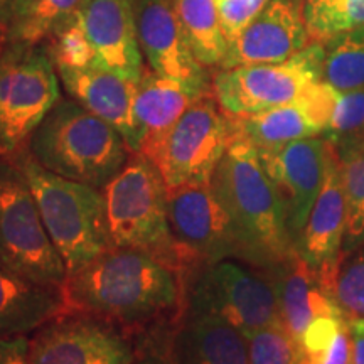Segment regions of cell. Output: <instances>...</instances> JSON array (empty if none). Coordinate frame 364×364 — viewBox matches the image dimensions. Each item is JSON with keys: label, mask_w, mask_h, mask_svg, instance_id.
Returning <instances> with one entry per match:
<instances>
[{"label": "cell", "mask_w": 364, "mask_h": 364, "mask_svg": "<svg viewBox=\"0 0 364 364\" xmlns=\"http://www.w3.org/2000/svg\"><path fill=\"white\" fill-rule=\"evenodd\" d=\"M258 154L284 204L287 225L295 245L338 150L324 135H317Z\"/></svg>", "instance_id": "4fadbf2b"}, {"label": "cell", "mask_w": 364, "mask_h": 364, "mask_svg": "<svg viewBox=\"0 0 364 364\" xmlns=\"http://www.w3.org/2000/svg\"><path fill=\"white\" fill-rule=\"evenodd\" d=\"M182 316H211L245 336L282 324L270 279L231 260L198 263L182 273Z\"/></svg>", "instance_id": "8992f818"}, {"label": "cell", "mask_w": 364, "mask_h": 364, "mask_svg": "<svg viewBox=\"0 0 364 364\" xmlns=\"http://www.w3.org/2000/svg\"><path fill=\"white\" fill-rule=\"evenodd\" d=\"M270 0H218L223 33L233 39Z\"/></svg>", "instance_id": "836d02e7"}, {"label": "cell", "mask_w": 364, "mask_h": 364, "mask_svg": "<svg viewBox=\"0 0 364 364\" xmlns=\"http://www.w3.org/2000/svg\"><path fill=\"white\" fill-rule=\"evenodd\" d=\"M0 262L41 284L63 287L68 277L33 191L14 161H0Z\"/></svg>", "instance_id": "9c48e42d"}, {"label": "cell", "mask_w": 364, "mask_h": 364, "mask_svg": "<svg viewBox=\"0 0 364 364\" xmlns=\"http://www.w3.org/2000/svg\"><path fill=\"white\" fill-rule=\"evenodd\" d=\"M339 169L346 199V235L343 250L364 241V142L341 150Z\"/></svg>", "instance_id": "4316f807"}, {"label": "cell", "mask_w": 364, "mask_h": 364, "mask_svg": "<svg viewBox=\"0 0 364 364\" xmlns=\"http://www.w3.org/2000/svg\"><path fill=\"white\" fill-rule=\"evenodd\" d=\"M102 191L112 247L142 250L181 275L194 267L172 236L167 186L149 157L132 154L124 169Z\"/></svg>", "instance_id": "5b68a950"}, {"label": "cell", "mask_w": 364, "mask_h": 364, "mask_svg": "<svg viewBox=\"0 0 364 364\" xmlns=\"http://www.w3.org/2000/svg\"><path fill=\"white\" fill-rule=\"evenodd\" d=\"M177 364H250L248 338L211 316H182L174 334Z\"/></svg>", "instance_id": "7402d4cb"}, {"label": "cell", "mask_w": 364, "mask_h": 364, "mask_svg": "<svg viewBox=\"0 0 364 364\" xmlns=\"http://www.w3.org/2000/svg\"><path fill=\"white\" fill-rule=\"evenodd\" d=\"M80 19L97 56V66L129 80H142L145 71L136 34L135 0H90Z\"/></svg>", "instance_id": "ac0fdd59"}, {"label": "cell", "mask_w": 364, "mask_h": 364, "mask_svg": "<svg viewBox=\"0 0 364 364\" xmlns=\"http://www.w3.org/2000/svg\"><path fill=\"white\" fill-rule=\"evenodd\" d=\"M49 56L54 68H88L97 66V56L80 16L68 22L49 39Z\"/></svg>", "instance_id": "f546056e"}, {"label": "cell", "mask_w": 364, "mask_h": 364, "mask_svg": "<svg viewBox=\"0 0 364 364\" xmlns=\"http://www.w3.org/2000/svg\"><path fill=\"white\" fill-rule=\"evenodd\" d=\"M250 364H297L299 349L282 324L265 327L247 336Z\"/></svg>", "instance_id": "4dcf8cb0"}, {"label": "cell", "mask_w": 364, "mask_h": 364, "mask_svg": "<svg viewBox=\"0 0 364 364\" xmlns=\"http://www.w3.org/2000/svg\"><path fill=\"white\" fill-rule=\"evenodd\" d=\"M134 339L93 314L65 311L29 339V364H132Z\"/></svg>", "instance_id": "8fae6325"}, {"label": "cell", "mask_w": 364, "mask_h": 364, "mask_svg": "<svg viewBox=\"0 0 364 364\" xmlns=\"http://www.w3.org/2000/svg\"><path fill=\"white\" fill-rule=\"evenodd\" d=\"M177 322L167 321L136 332L132 364H177L174 334Z\"/></svg>", "instance_id": "1f68e13d"}, {"label": "cell", "mask_w": 364, "mask_h": 364, "mask_svg": "<svg viewBox=\"0 0 364 364\" xmlns=\"http://www.w3.org/2000/svg\"><path fill=\"white\" fill-rule=\"evenodd\" d=\"M336 150L364 142V90L336 91L324 134Z\"/></svg>", "instance_id": "f1b7e54d"}, {"label": "cell", "mask_w": 364, "mask_h": 364, "mask_svg": "<svg viewBox=\"0 0 364 364\" xmlns=\"http://www.w3.org/2000/svg\"><path fill=\"white\" fill-rule=\"evenodd\" d=\"M311 43L364 29V0H304Z\"/></svg>", "instance_id": "83f0119b"}, {"label": "cell", "mask_w": 364, "mask_h": 364, "mask_svg": "<svg viewBox=\"0 0 364 364\" xmlns=\"http://www.w3.org/2000/svg\"><path fill=\"white\" fill-rule=\"evenodd\" d=\"M311 44L304 0H270L233 39L220 70L284 63Z\"/></svg>", "instance_id": "9a60e30c"}, {"label": "cell", "mask_w": 364, "mask_h": 364, "mask_svg": "<svg viewBox=\"0 0 364 364\" xmlns=\"http://www.w3.org/2000/svg\"><path fill=\"white\" fill-rule=\"evenodd\" d=\"M167 213L172 236L193 265L247 262L233 221L209 184L167 189Z\"/></svg>", "instance_id": "7c38bea8"}, {"label": "cell", "mask_w": 364, "mask_h": 364, "mask_svg": "<svg viewBox=\"0 0 364 364\" xmlns=\"http://www.w3.org/2000/svg\"><path fill=\"white\" fill-rule=\"evenodd\" d=\"M65 311L63 287L31 280L0 262V338L31 334Z\"/></svg>", "instance_id": "44dd1931"}, {"label": "cell", "mask_w": 364, "mask_h": 364, "mask_svg": "<svg viewBox=\"0 0 364 364\" xmlns=\"http://www.w3.org/2000/svg\"><path fill=\"white\" fill-rule=\"evenodd\" d=\"M194 56L203 66H221L228 41L223 33L218 0H172Z\"/></svg>", "instance_id": "d4e9b609"}, {"label": "cell", "mask_w": 364, "mask_h": 364, "mask_svg": "<svg viewBox=\"0 0 364 364\" xmlns=\"http://www.w3.org/2000/svg\"><path fill=\"white\" fill-rule=\"evenodd\" d=\"M0 364H29V339L0 338Z\"/></svg>", "instance_id": "e575fe53"}, {"label": "cell", "mask_w": 364, "mask_h": 364, "mask_svg": "<svg viewBox=\"0 0 364 364\" xmlns=\"http://www.w3.org/2000/svg\"><path fill=\"white\" fill-rule=\"evenodd\" d=\"M273 289L279 300L280 321L290 338L299 344L304 332L318 317L343 316L336 295L322 284L318 273L294 252L270 268Z\"/></svg>", "instance_id": "ffe728a7"}, {"label": "cell", "mask_w": 364, "mask_h": 364, "mask_svg": "<svg viewBox=\"0 0 364 364\" xmlns=\"http://www.w3.org/2000/svg\"><path fill=\"white\" fill-rule=\"evenodd\" d=\"M11 161L19 166L33 191L46 231L61 255L68 275L112 247L102 189L44 169L27 149Z\"/></svg>", "instance_id": "277c9868"}, {"label": "cell", "mask_w": 364, "mask_h": 364, "mask_svg": "<svg viewBox=\"0 0 364 364\" xmlns=\"http://www.w3.org/2000/svg\"><path fill=\"white\" fill-rule=\"evenodd\" d=\"M136 34L150 70L188 86L196 95L211 93V83L194 56L172 0H135Z\"/></svg>", "instance_id": "5bb4252c"}, {"label": "cell", "mask_w": 364, "mask_h": 364, "mask_svg": "<svg viewBox=\"0 0 364 364\" xmlns=\"http://www.w3.org/2000/svg\"><path fill=\"white\" fill-rule=\"evenodd\" d=\"M235 135L233 117L208 93L196 100L144 156L156 164L167 189L209 184Z\"/></svg>", "instance_id": "ba28073f"}, {"label": "cell", "mask_w": 364, "mask_h": 364, "mask_svg": "<svg viewBox=\"0 0 364 364\" xmlns=\"http://www.w3.org/2000/svg\"><path fill=\"white\" fill-rule=\"evenodd\" d=\"M198 98L201 97L179 81L157 75L152 70L145 71L136 86L134 107L142 135L140 154L154 147Z\"/></svg>", "instance_id": "603a6c76"}, {"label": "cell", "mask_w": 364, "mask_h": 364, "mask_svg": "<svg viewBox=\"0 0 364 364\" xmlns=\"http://www.w3.org/2000/svg\"><path fill=\"white\" fill-rule=\"evenodd\" d=\"M209 186L233 221L247 262L270 268L295 252L280 196L258 150L238 132Z\"/></svg>", "instance_id": "7a4b0ae2"}, {"label": "cell", "mask_w": 364, "mask_h": 364, "mask_svg": "<svg viewBox=\"0 0 364 364\" xmlns=\"http://www.w3.org/2000/svg\"><path fill=\"white\" fill-rule=\"evenodd\" d=\"M318 44V81L336 91L364 90V29L334 36Z\"/></svg>", "instance_id": "484cf974"}, {"label": "cell", "mask_w": 364, "mask_h": 364, "mask_svg": "<svg viewBox=\"0 0 364 364\" xmlns=\"http://www.w3.org/2000/svg\"><path fill=\"white\" fill-rule=\"evenodd\" d=\"M90 0H16L9 22V44L39 46L80 16Z\"/></svg>", "instance_id": "cb8c5ba5"}, {"label": "cell", "mask_w": 364, "mask_h": 364, "mask_svg": "<svg viewBox=\"0 0 364 364\" xmlns=\"http://www.w3.org/2000/svg\"><path fill=\"white\" fill-rule=\"evenodd\" d=\"M336 300L341 311L351 317H364V248L351 262L341 267L336 284Z\"/></svg>", "instance_id": "d6a6232c"}, {"label": "cell", "mask_w": 364, "mask_h": 364, "mask_svg": "<svg viewBox=\"0 0 364 364\" xmlns=\"http://www.w3.org/2000/svg\"><path fill=\"white\" fill-rule=\"evenodd\" d=\"M321 44L311 43L284 63L220 70L213 95L230 117L255 115L306 98L318 83Z\"/></svg>", "instance_id": "30bf717a"}, {"label": "cell", "mask_w": 364, "mask_h": 364, "mask_svg": "<svg viewBox=\"0 0 364 364\" xmlns=\"http://www.w3.org/2000/svg\"><path fill=\"white\" fill-rule=\"evenodd\" d=\"M56 73L73 100L115 127L132 152L140 154L142 135L134 112L139 81L102 66L56 68Z\"/></svg>", "instance_id": "e0dca14e"}, {"label": "cell", "mask_w": 364, "mask_h": 364, "mask_svg": "<svg viewBox=\"0 0 364 364\" xmlns=\"http://www.w3.org/2000/svg\"><path fill=\"white\" fill-rule=\"evenodd\" d=\"M59 98L48 49L9 44L0 53V161L19 156Z\"/></svg>", "instance_id": "52a82bcc"}, {"label": "cell", "mask_w": 364, "mask_h": 364, "mask_svg": "<svg viewBox=\"0 0 364 364\" xmlns=\"http://www.w3.org/2000/svg\"><path fill=\"white\" fill-rule=\"evenodd\" d=\"M353 339L354 364H364V317H354L349 322Z\"/></svg>", "instance_id": "d590c367"}, {"label": "cell", "mask_w": 364, "mask_h": 364, "mask_svg": "<svg viewBox=\"0 0 364 364\" xmlns=\"http://www.w3.org/2000/svg\"><path fill=\"white\" fill-rule=\"evenodd\" d=\"M14 4H16V0H0V39H6Z\"/></svg>", "instance_id": "8d00e7d4"}, {"label": "cell", "mask_w": 364, "mask_h": 364, "mask_svg": "<svg viewBox=\"0 0 364 364\" xmlns=\"http://www.w3.org/2000/svg\"><path fill=\"white\" fill-rule=\"evenodd\" d=\"M334 90L318 83L299 102L282 105L255 115L235 118L236 132L258 152L279 149L282 145L322 135L331 115Z\"/></svg>", "instance_id": "d6986e66"}, {"label": "cell", "mask_w": 364, "mask_h": 364, "mask_svg": "<svg viewBox=\"0 0 364 364\" xmlns=\"http://www.w3.org/2000/svg\"><path fill=\"white\" fill-rule=\"evenodd\" d=\"M44 169L103 189L132 157L115 127L73 98H59L27 144Z\"/></svg>", "instance_id": "3957f363"}, {"label": "cell", "mask_w": 364, "mask_h": 364, "mask_svg": "<svg viewBox=\"0 0 364 364\" xmlns=\"http://www.w3.org/2000/svg\"><path fill=\"white\" fill-rule=\"evenodd\" d=\"M346 235V199L341 181L339 154L332 161L326 182L306 225L295 240V252L318 273L322 284L336 295L339 258Z\"/></svg>", "instance_id": "2e32d148"}, {"label": "cell", "mask_w": 364, "mask_h": 364, "mask_svg": "<svg viewBox=\"0 0 364 364\" xmlns=\"http://www.w3.org/2000/svg\"><path fill=\"white\" fill-rule=\"evenodd\" d=\"M68 311L93 314L130 331L174 321L182 311V275L154 255L110 247L65 285Z\"/></svg>", "instance_id": "6da1fadb"}]
</instances>
